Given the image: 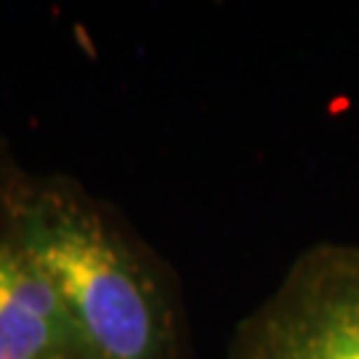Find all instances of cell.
<instances>
[{
    "instance_id": "cell-1",
    "label": "cell",
    "mask_w": 359,
    "mask_h": 359,
    "mask_svg": "<svg viewBox=\"0 0 359 359\" xmlns=\"http://www.w3.org/2000/svg\"><path fill=\"white\" fill-rule=\"evenodd\" d=\"M0 218L62 295L88 359H187L176 274L109 203L0 163Z\"/></svg>"
},
{
    "instance_id": "cell-2",
    "label": "cell",
    "mask_w": 359,
    "mask_h": 359,
    "mask_svg": "<svg viewBox=\"0 0 359 359\" xmlns=\"http://www.w3.org/2000/svg\"><path fill=\"white\" fill-rule=\"evenodd\" d=\"M229 359H359V248L304 250L237 325Z\"/></svg>"
},
{
    "instance_id": "cell-3",
    "label": "cell",
    "mask_w": 359,
    "mask_h": 359,
    "mask_svg": "<svg viewBox=\"0 0 359 359\" xmlns=\"http://www.w3.org/2000/svg\"><path fill=\"white\" fill-rule=\"evenodd\" d=\"M0 359H88L51 280L0 218Z\"/></svg>"
},
{
    "instance_id": "cell-4",
    "label": "cell",
    "mask_w": 359,
    "mask_h": 359,
    "mask_svg": "<svg viewBox=\"0 0 359 359\" xmlns=\"http://www.w3.org/2000/svg\"><path fill=\"white\" fill-rule=\"evenodd\" d=\"M0 163H3V160H0Z\"/></svg>"
}]
</instances>
